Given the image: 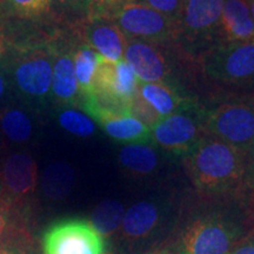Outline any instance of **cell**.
<instances>
[{"label": "cell", "instance_id": "cell-1", "mask_svg": "<svg viewBox=\"0 0 254 254\" xmlns=\"http://www.w3.org/2000/svg\"><path fill=\"white\" fill-rule=\"evenodd\" d=\"M184 167L200 196L211 201L243 204L246 154L227 142L205 134L184 155Z\"/></svg>", "mask_w": 254, "mask_h": 254}, {"label": "cell", "instance_id": "cell-2", "mask_svg": "<svg viewBox=\"0 0 254 254\" xmlns=\"http://www.w3.org/2000/svg\"><path fill=\"white\" fill-rule=\"evenodd\" d=\"M253 228L254 220H239L220 209L201 211L178 227L171 251L176 254H230Z\"/></svg>", "mask_w": 254, "mask_h": 254}, {"label": "cell", "instance_id": "cell-3", "mask_svg": "<svg viewBox=\"0 0 254 254\" xmlns=\"http://www.w3.org/2000/svg\"><path fill=\"white\" fill-rule=\"evenodd\" d=\"M55 45L53 39L44 44L23 47L7 62L2 60L11 90L34 106L51 100Z\"/></svg>", "mask_w": 254, "mask_h": 254}, {"label": "cell", "instance_id": "cell-4", "mask_svg": "<svg viewBox=\"0 0 254 254\" xmlns=\"http://www.w3.org/2000/svg\"><path fill=\"white\" fill-rule=\"evenodd\" d=\"M206 134L247 153L254 146V93L234 94L204 109Z\"/></svg>", "mask_w": 254, "mask_h": 254}, {"label": "cell", "instance_id": "cell-5", "mask_svg": "<svg viewBox=\"0 0 254 254\" xmlns=\"http://www.w3.org/2000/svg\"><path fill=\"white\" fill-rule=\"evenodd\" d=\"M199 58L202 72L212 81L254 93V39L220 41Z\"/></svg>", "mask_w": 254, "mask_h": 254}, {"label": "cell", "instance_id": "cell-6", "mask_svg": "<svg viewBox=\"0 0 254 254\" xmlns=\"http://www.w3.org/2000/svg\"><path fill=\"white\" fill-rule=\"evenodd\" d=\"M222 4L224 0H184L176 43L186 53L200 57L219 43Z\"/></svg>", "mask_w": 254, "mask_h": 254}, {"label": "cell", "instance_id": "cell-7", "mask_svg": "<svg viewBox=\"0 0 254 254\" xmlns=\"http://www.w3.org/2000/svg\"><path fill=\"white\" fill-rule=\"evenodd\" d=\"M205 134L204 109L190 99L182 109L161 118L152 127L151 141L165 151L184 157Z\"/></svg>", "mask_w": 254, "mask_h": 254}, {"label": "cell", "instance_id": "cell-8", "mask_svg": "<svg viewBox=\"0 0 254 254\" xmlns=\"http://www.w3.org/2000/svg\"><path fill=\"white\" fill-rule=\"evenodd\" d=\"M109 20L119 27L127 39H140L155 44L177 41L178 24L139 0L122 6Z\"/></svg>", "mask_w": 254, "mask_h": 254}, {"label": "cell", "instance_id": "cell-9", "mask_svg": "<svg viewBox=\"0 0 254 254\" xmlns=\"http://www.w3.org/2000/svg\"><path fill=\"white\" fill-rule=\"evenodd\" d=\"M44 254H106V240L91 220L81 218L55 222L43 236Z\"/></svg>", "mask_w": 254, "mask_h": 254}, {"label": "cell", "instance_id": "cell-10", "mask_svg": "<svg viewBox=\"0 0 254 254\" xmlns=\"http://www.w3.org/2000/svg\"><path fill=\"white\" fill-rule=\"evenodd\" d=\"M0 199L12 208L20 211L28 204L38 185L36 160L26 152L8 155L0 168Z\"/></svg>", "mask_w": 254, "mask_h": 254}, {"label": "cell", "instance_id": "cell-11", "mask_svg": "<svg viewBox=\"0 0 254 254\" xmlns=\"http://www.w3.org/2000/svg\"><path fill=\"white\" fill-rule=\"evenodd\" d=\"M53 45H55V59H53L51 100L65 109L80 106L81 95L75 77L74 63H73L74 41L55 38Z\"/></svg>", "mask_w": 254, "mask_h": 254}, {"label": "cell", "instance_id": "cell-12", "mask_svg": "<svg viewBox=\"0 0 254 254\" xmlns=\"http://www.w3.org/2000/svg\"><path fill=\"white\" fill-rule=\"evenodd\" d=\"M161 45L163 44L140 39H127L124 59L140 82H163L173 86L170 78V65Z\"/></svg>", "mask_w": 254, "mask_h": 254}, {"label": "cell", "instance_id": "cell-13", "mask_svg": "<svg viewBox=\"0 0 254 254\" xmlns=\"http://www.w3.org/2000/svg\"><path fill=\"white\" fill-rule=\"evenodd\" d=\"M78 37L109 62L124 59L127 38L109 19L86 18L77 23Z\"/></svg>", "mask_w": 254, "mask_h": 254}, {"label": "cell", "instance_id": "cell-14", "mask_svg": "<svg viewBox=\"0 0 254 254\" xmlns=\"http://www.w3.org/2000/svg\"><path fill=\"white\" fill-rule=\"evenodd\" d=\"M139 80L125 59L109 62L101 58L94 78L92 93L110 95L117 99L129 101L138 92Z\"/></svg>", "mask_w": 254, "mask_h": 254}, {"label": "cell", "instance_id": "cell-15", "mask_svg": "<svg viewBox=\"0 0 254 254\" xmlns=\"http://www.w3.org/2000/svg\"><path fill=\"white\" fill-rule=\"evenodd\" d=\"M161 221L160 206L151 200H142L126 209L117 234L126 243H140L153 236Z\"/></svg>", "mask_w": 254, "mask_h": 254}, {"label": "cell", "instance_id": "cell-16", "mask_svg": "<svg viewBox=\"0 0 254 254\" xmlns=\"http://www.w3.org/2000/svg\"><path fill=\"white\" fill-rule=\"evenodd\" d=\"M254 39V20L247 0H224L219 24V43Z\"/></svg>", "mask_w": 254, "mask_h": 254}, {"label": "cell", "instance_id": "cell-17", "mask_svg": "<svg viewBox=\"0 0 254 254\" xmlns=\"http://www.w3.org/2000/svg\"><path fill=\"white\" fill-rule=\"evenodd\" d=\"M93 119L99 123L106 134L113 140L124 144H148L152 142L151 129L132 114L101 113Z\"/></svg>", "mask_w": 254, "mask_h": 254}, {"label": "cell", "instance_id": "cell-18", "mask_svg": "<svg viewBox=\"0 0 254 254\" xmlns=\"http://www.w3.org/2000/svg\"><path fill=\"white\" fill-rule=\"evenodd\" d=\"M138 91L142 99L160 116V118L182 109L190 100V98H184L176 87L163 82L139 81Z\"/></svg>", "mask_w": 254, "mask_h": 254}, {"label": "cell", "instance_id": "cell-19", "mask_svg": "<svg viewBox=\"0 0 254 254\" xmlns=\"http://www.w3.org/2000/svg\"><path fill=\"white\" fill-rule=\"evenodd\" d=\"M101 57L99 53L80 40L73 46V63H74L75 77H77L81 99L92 94L94 87V78L99 66Z\"/></svg>", "mask_w": 254, "mask_h": 254}, {"label": "cell", "instance_id": "cell-20", "mask_svg": "<svg viewBox=\"0 0 254 254\" xmlns=\"http://www.w3.org/2000/svg\"><path fill=\"white\" fill-rule=\"evenodd\" d=\"M118 160L123 168L134 176H147L158 167V154L148 144H125L120 148Z\"/></svg>", "mask_w": 254, "mask_h": 254}, {"label": "cell", "instance_id": "cell-21", "mask_svg": "<svg viewBox=\"0 0 254 254\" xmlns=\"http://www.w3.org/2000/svg\"><path fill=\"white\" fill-rule=\"evenodd\" d=\"M33 120L23 107L8 105L0 109V131L8 140L25 142L33 134Z\"/></svg>", "mask_w": 254, "mask_h": 254}, {"label": "cell", "instance_id": "cell-22", "mask_svg": "<svg viewBox=\"0 0 254 254\" xmlns=\"http://www.w3.org/2000/svg\"><path fill=\"white\" fill-rule=\"evenodd\" d=\"M74 180V171L65 163L51 164L41 179V186L46 196L52 200H62L67 196Z\"/></svg>", "mask_w": 254, "mask_h": 254}, {"label": "cell", "instance_id": "cell-23", "mask_svg": "<svg viewBox=\"0 0 254 254\" xmlns=\"http://www.w3.org/2000/svg\"><path fill=\"white\" fill-rule=\"evenodd\" d=\"M125 207L118 200H104L93 209L91 222L101 236L111 237L122 226Z\"/></svg>", "mask_w": 254, "mask_h": 254}, {"label": "cell", "instance_id": "cell-24", "mask_svg": "<svg viewBox=\"0 0 254 254\" xmlns=\"http://www.w3.org/2000/svg\"><path fill=\"white\" fill-rule=\"evenodd\" d=\"M9 14L24 20L37 21L49 17L53 9V0H2Z\"/></svg>", "mask_w": 254, "mask_h": 254}, {"label": "cell", "instance_id": "cell-25", "mask_svg": "<svg viewBox=\"0 0 254 254\" xmlns=\"http://www.w3.org/2000/svg\"><path fill=\"white\" fill-rule=\"evenodd\" d=\"M58 123L66 132L80 138L91 136L97 129L93 119L88 114L74 107L64 109L58 114Z\"/></svg>", "mask_w": 254, "mask_h": 254}, {"label": "cell", "instance_id": "cell-26", "mask_svg": "<svg viewBox=\"0 0 254 254\" xmlns=\"http://www.w3.org/2000/svg\"><path fill=\"white\" fill-rule=\"evenodd\" d=\"M18 217L19 211L0 199V250L8 249L9 240L19 237V232H25L23 226L19 227Z\"/></svg>", "mask_w": 254, "mask_h": 254}, {"label": "cell", "instance_id": "cell-27", "mask_svg": "<svg viewBox=\"0 0 254 254\" xmlns=\"http://www.w3.org/2000/svg\"><path fill=\"white\" fill-rule=\"evenodd\" d=\"M243 205L254 215V146L246 155L245 179H244Z\"/></svg>", "mask_w": 254, "mask_h": 254}, {"label": "cell", "instance_id": "cell-28", "mask_svg": "<svg viewBox=\"0 0 254 254\" xmlns=\"http://www.w3.org/2000/svg\"><path fill=\"white\" fill-rule=\"evenodd\" d=\"M131 114L134 118L140 120L142 124H145L150 129L161 119L160 116H159L150 105L142 99L139 91L136 92L134 97L132 98Z\"/></svg>", "mask_w": 254, "mask_h": 254}, {"label": "cell", "instance_id": "cell-29", "mask_svg": "<svg viewBox=\"0 0 254 254\" xmlns=\"http://www.w3.org/2000/svg\"><path fill=\"white\" fill-rule=\"evenodd\" d=\"M133 0H91L87 18L110 19L116 11Z\"/></svg>", "mask_w": 254, "mask_h": 254}, {"label": "cell", "instance_id": "cell-30", "mask_svg": "<svg viewBox=\"0 0 254 254\" xmlns=\"http://www.w3.org/2000/svg\"><path fill=\"white\" fill-rule=\"evenodd\" d=\"M139 1H142L144 4L158 11L159 13L172 19L177 24L184 4V0H139Z\"/></svg>", "mask_w": 254, "mask_h": 254}, {"label": "cell", "instance_id": "cell-31", "mask_svg": "<svg viewBox=\"0 0 254 254\" xmlns=\"http://www.w3.org/2000/svg\"><path fill=\"white\" fill-rule=\"evenodd\" d=\"M90 4L91 0H53V6L58 5L63 11L77 15L78 23L87 18Z\"/></svg>", "mask_w": 254, "mask_h": 254}, {"label": "cell", "instance_id": "cell-32", "mask_svg": "<svg viewBox=\"0 0 254 254\" xmlns=\"http://www.w3.org/2000/svg\"><path fill=\"white\" fill-rule=\"evenodd\" d=\"M230 254H254V228L238 241Z\"/></svg>", "mask_w": 254, "mask_h": 254}, {"label": "cell", "instance_id": "cell-33", "mask_svg": "<svg viewBox=\"0 0 254 254\" xmlns=\"http://www.w3.org/2000/svg\"><path fill=\"white\" fill-rule=\"evenodd\" d=\"M11 90V84H9V78L7 74L4 63L0 62V104L5 100L6 95L9 93Z\"/></svg>", "mask_w": 254, "mask_h": 254}, {"label": "cell", "instance_id": "cell-34", "mask_svg": "<svg viewBox=\"0 0 254 254\" xmlns=\"http://www.w3.org/2000/svg\"><path fill=\"white\" fill-rule=\"evenodd\" d=\"M8 53V41L6 39L4 32L0 30V62L5 59Z\"/></svg>", "mask_w": 254, "mask_h": 254}, {"label": "cell", "instance_id": "cell-35", "mask_svg": "<svg viewBox=\"0 0 254 254\" xmlns=\"http://www.w3.org/2000/svg\"><path fill=\"white\" fill-rule=\"evenodd\" d=\"M147 254H176V253H173L172 251H171V250H167V249H161V250L153 251V252L147 253Z\"/></svg>", "mask_w": 254, "mask_h": 254}, {"label": "cell", "instance_id": "cell-36", "mask_svg": "<svg viewBox=\"0 0 254 254\" xmlns=\"http://www.w3.org/2000/svg\"><path fill=\"white\" fill-rule=\"evenodd\" d=\"M0 254H20V253L15 252L14 250H7V249H4V250H0Z\"/></svg>", "mask_w": 254, "mask_h": 254}, {"label": "cell", "instance_id": "cell-37", "mask_svg": "<svg viewBox=\"0 0 254 254\" xmlns=\"http://www.w3.org/2000/svg\"><path fill=\"white\" fill-rule=\"evenodd\" d=\"M5 148V141H4V138H2V133L0 131V152Z\"/></svg>", "mask_w": 254, "mask_h": 254}, {"label": "cell", "instance_id": "cell-38", "mask_svg": "<svg viewBox=\"0 0 254 254\" xmlns=\"http://www.w3.org/2000/svg\"><path fill=\"white\" fill-rule=\"evenodd\" d=\"M249 1V0H247ZM249 5H250V11H251V15H252L253 20H254V1H249Z\"/></svg>", "mask_w": 254, "mask_h": 254}, {"label": "cell", "instance_id": "cell-39", "mask_svg": "<svg viewBox=\"0 0 254 254\" xmlns=\"http://www.w3.org/2000/svg\"><path fill=\"white\" fill-rule=\"evenodd\" d=\"M0 190H1V180H0Z\"/></svg>", "mask_w": 254, "mask_h": 254}, {"label": "cell", "instance_id": "cell-40", "mask_svg": "<svg viewBox=\"0 0 254 254\" xmlns=\"http://www.w3.org/2000/svg\"><path fill=\"white\" fill-rule=\"evenodd\" d=\"M249 1H254V0H249Z\"/></svg>", "mask_w": 254, "mask_h": 254}, {"label": "cell", "instance_id": "cell-41", "mask_svg": "<svg viewBox=\"0 0 254 254\" xmlns=\"http://www.w3.org/2000/svg\"><path fill=\"white\" fill-rule=\"evenodd\" d=\"M106 254H113V253H106Z\"/></svg>", "mask_w": 254, "mask_h": 254}, {"label": "cell", "instance_id": "cell-42", "mask_svg": "<svg viewBox=\"0 0 254 254\" xmlns=\"http://www.w3.org/2000/svg\"><path fill=\"white\" fill-rule=\"evenodd\" d=\"M2 1V0H0V2H1Z\"/></svg>", "mask_w": 254, "mask_h": 254}]
</instances>
